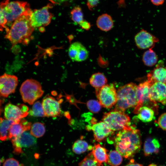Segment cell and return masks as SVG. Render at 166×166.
Instances as JSON below:
<instances>
[{"mask_svg":"<svg viewBox=\"0 0 166 166\" xmlns=\"http://www.w3.org/2000/svg\"><path fill=\"white\" fill-rule=\"evenodd\" d=\"M148 166H157L156 164H150Z\"/></svg>","mask_w":166,"mask_h":166,"instance_id":"cell-42","label":"cell"},{"mask_svg":"<svg viewBox=\"0 0 166 166\" xmlns=\"http://www.w3.org/2000/svg\"><path fill=\"white\" fill-rule=\"evenodd\" d=\"M96 96L100 104L104 107L110 109L117 101V91L114 84H106L96 89Z\"/></svg>","mask_w":166,"mask_h":166,"instance_id":"cell-7","label":"cell"},{"mask_svg":"<svg viewBox=\"0 0 166 166\" xmlns=\"http://www.w3.org/2000/svg\"><path fill=\"white\" fill-rule=\"evenodd\" d=\"M52 6L49 4L42 8L32 11L30 17V23L34 28L42 27L48 25L53 17V14L49 10Z\"/></svg>","mask_w":166,"mask_h":166,"instance_id":"cell-8","label":"cell"},{"mask_svg":"<svg viewBox=\"0 0 166 166\" xmlns=\"http://www.w3.org/2000/svg\"><path fill=\"white\" fill-rule=\"evenodd\" d=\"M114 142L116 151L125 158L131 159L141 148L142 142L140 131L130 126L117 133Z\"/></svg>","mask_w":166,"mask_h":166,"instance_id":"cell-1","label":"cell"},{"mask_svg":"<svg viewBox=\"0 0 166 166\" xmlns=\"http://www.w3.org/2000/svg\"><path fill=\"white\" fill-rule=\"evenodd\" d=\"M149 97L151 100L156 103V102L166 105V84L156 82L150 84Z\"/></svg>","mask_w":166,"mask_h":166,"instance_id":"cell-14","label":"cell"},{"mask_svg":"<svg viewBox=\"0 0 166 166\" xmlns=\"http://www.w3.org/2000/svg\"><path fill=\"white\" fill-rule=\"evenodd\" d=\"M96 140L100 142L112 134L113 131L103 121L94 123L91 127Z\"/></svg>","mask_w":166,"mask_h":166,"instance_id":"cell-17","label":"cell"},{"mask_svg":"<svg viewBox=\"0 0 166 166\" xmlns=\"http://www.w3.org/2000/svg\"><path fill=\"white\" fill-rule=\"evenodd\" d=\"M102 120L113 131H121L130 126L129 117L121 111L114 110L106 113Z\"/></svg>","mask_w":166,"mask_h":166,"instance_id":"cell-6","label":"cell"},{"mask_svg":"<svg viewBox=\"0 0 166 166\" xmlns=\"http://www.w3.org/2000/svg\"><path fill=\"white\" fill-rule=\"evenodd\" d=\"M15 122H16L12 120L1 117L0 132L1 140L4 141L8 138L10 128L12 125Z\"/></svg>","mask_w":166,"mask_h":166,"instance_id":"cell-23","label":"cell"},{"mask_svg":"<svg viewBox=\"0 0 166 166\" xmlns=\"http://www.w3.org/2000/svg\"><path fill=\"white\" fill-rule=\"evenodd\" d=\"M3 166H20V165L18 160L13 158H10L5 160Z\"/></svg>","mask_w":166,"mask_h":166,"instance_id":"cell-36","label":"cell"},{"mask_svg":"<svg viewBox=\"0 0 166 166\" xmlns=\"http://www.w3.org/2000/svg\"><path fill=\"white\" fill-rule=\"evenodd\" d=\"M150 84L147 81L140 84L137 85L136 90L137 104L133 110L134 113L137 114L140 109L145 105H148L149 103L157 105L152 101L150 98L149 92Z\"/></svg>","mask_w":166,"mask_h":166,"instance_id":"cell-11","label":"cell"},{"mask_svg":"<svg viewBox=\"0 0 166 166\" xmlns=\"http://www.w3.org/2000/svg\"><path fill=\"white\" fill-rule=\"evenodd\" d=\"M29 113L30 115L35 117H45L42 103L39 101H37L34 103Z\"/></svg>","mask_w":166,"mask_h":166,"instance_id":"cell-29","label":"cell"},{"mask_svg":"<svg viewBox=\"0 0 166 166\" xmlns=\"http://www.w3.org/2000/svg\"><path fill=\"white\" fill-rule=\"evenodd\" d=\"M0 30L2 31L4 28H6V32H7L9 29L7 28V20L6 19L3 8L0 6Z\"/></svg>","mask_w":166,"mask_h":166,"instance_id":"cell-34","label":"cell"},{"mask_svg":"<svg viewBox=\"0 0 166 166\" xmlns=\"http://www.w3.org/2000/svg\"><path fill=\"white\" fill-rule=\"evenodd\" d=\"M18 78L15 76L6 73L0 77V93L1 96L7 97L14 92L18 84Z\"/></svg>","mask_w":166,"mask_h":166,"instance_id":"cell-12","label":"cell"},{"mask_svg":"<svg viewBox=\"0 0 166 166\" xmlns=\"http://www.w3.org/2000/svg\"><path fill=\"white\" fill-rule=\"evenodd\" d=\"M99 0H87V6L89 9L91 10L97 4Z\"/></svg>","mask_w":166,"mask_h":166,"instance_id":"cell-37","label":"cell"},{"mask_svg":"<svg viewBox=\"0 0 166 166\" xmlns=\"http://www.w3.org/2000/svg\"><path fill=\"white\" fill-rule=\"evenodd\" d=\"M153 4L156 6H159L163 4L165 0H150Z\"/></svg>","mask_w":166,"mask_h":166,"instance_id":"cell-39","label":"cell"},{"mask_svg":"<svg viewBox=\"0 0 166 166\" xmlns=\"http://www.w3.org/2000/svg\"><path fill=\"white\" fill-rule=\"evenodd\" d=\"M124 166H144L141 164L135 162L133 160H131V161L128 164Z\"/></svg>","mask_w":166,"mask_h":166,"instance_id":"cell-40","label":"cell"},{"mask_svg":"<svg viewBox=\"0 0 166 166\" xmlns=\"http://www.w3.org/2000/svg\"><path fill=\"white\" fill-rule=\"evenodd\" d=\"M32 11L21 16L13 23L5 38L13 46L18 43L27 45L32 39L34 28L31 26L30 17Z\"/></svg>","mask_w":166,"mask_h":166,"instance_id":"cell-2","label":"cell"},{"mask_svg":"<svg viewBox=\"0 0 166 166\" xmlns=\"http://www.w3.org/2000/svg\"><path fill=\"white\" fill-rule=\"evenodd\" d=\"M163 166V165H160V166Z\"/></svg>","mask_w":166,"mask_h":166,"instance_id":"cell-43","label":"cell"},{"mask_svg":"<svg viewBox=\"0 0 166 166\" xmlns=\"http://www.w3.org/2000/svg\"><path fill=\"white\" fill-rule=\"evenodd\" d=\"M31 123L25 119H22L16 122L10 127L8 135V139L17 137L24 132L29 130L31 128Z\"/></svg>","mask_w":166,"mask_h":166,"instance_id":"cell-18","label":"cell"},{"mask_svg":"<svg viewBox=\"0 0 166 166\" xmlns=\"http://www.w3.org/2000/svg\"><path fill=\"white\" fill-rule=\"evenodd\" d=\"M69 55L74 61L81 62L86 60L89 55L86 48L80 42H76L72 43L69 47Z\"/></svg>","mask_w":166,"mask_h":166,"instance_id":"cell-16","label":"cell"},{"mask_svg":"<svg viewBox=\"0 0 166 166\" xmlns=\"http://www.w3.org/2000/svg\"><path fill=\"white\" fill-rule=\"evenodd\" d=\"M101 105L98 101L94 100H90L87 103V106L91 112L95 113L100 111Z\"/></svg>","mask_w":166,"mask_h":166,"instance_id":"cell-33","label":"cell"},{"mask_svg":"<svg viewBox=\"0 0 166 166\" xmlns=\"http://www.w3.org/2000/svg\"><path fill=\"white\" fill-rule=\"evenodd\" d=\"M78 166H100L95 160L92 152L89 153L79 163Z\"/></svg>","mask_w":166,"mask_h":166,"instance_id":"cell-32","label":"cell"},{"mask_svg":"<svg viewBox=\"0 0 166 166\" xmlns=\"http://www.w3.org/2000/svg\"><path fill=\"white\" fill-rule=\"evenodd\" d=\"M45 131V127L44 124L37 122L34 123L31 126L30 133L34 137L39 138L44 135Z\"/></svg>","mask_w":166,"mask_h":166,"instance_id":"cell-28","label":"cell"},{"mask_svg":"<svg viewBox=\"0 0 166 166\" xmlns=\"http://www.w3.org/2000/svg\"><path fill=\"white\" fill-rule=\"evenodd\" d=\"M135 41L138 48L145 49L153 47L155 43L158 42L159 40L152 34L142 29L135 35Z\"/></svg>","mask_w":166,"mask_h":166,"instance_id":"cell-15","label":"cell"},{"mask_svg":"<svg viewBox=\"0 0 166 166\" xmlns=\"http://www.w3.org/2000/svg\"><path fill=\"white\" fill-rule=\"evenodd\" d=\"M70 14L72 20L74 23L79 25L84 20L82 11L79 6L74 7L71 11Z\"/></svg>","mask_w":166,"mask_h":166,"instance_id":"cell-31","label":"cell"},{"mask_svg":"<svg viewBox=\"0 0 166 166\" xmlns=\"http://www.w3.org/2000/svg\"><path fill=\"white\" fill-rule=\"evenodd\" d=\"M20 91L23 101L30 105H33L44 93L40 83L33 79L25 81L21 86Z\"/></svg>","mask_w":166,"mask_h":166,"instance_id":"cell-5","label":"cell"},{"mask_svg":"<svg viewBox=\"0 0 166 166\" xmlns=\"http://www.w3.org/2000/svg\"><path fill=\"white\" fill-rule=\"evenodd\" d=\"M122 156L117 151H111L108 154L107 162L111 166H118L123 160Z\"/></svg>","mask_w":166,"mask_h":166,"instance_id":"cell-27","label":"cell"},{"mask_svg":"<svg viewBox=\"0 0 166 166\" xmlns=\"http://www.w3.org/2000/svg\"><path fill=\"white\" fill-rule=\"evenodd\" d=\"M147 78L150 84L156 82L166 84V68L157 66L148 74Z\"/></svg>","mask_w":166,"mask_h":166,"instance_id":"cell-19","label":"cell"},{"mask_svg":"<svg viewBox=\"0 0 166 166\" xmlns=\"http://www.w3.org/2000/svg\"><path fill=\"white\" fill-rule=\"evenodd\" d=\"M61 102L52 96H46L42 103L45 117H56L59 116L61 112Z\"/></svg>","mask_w":166,"mask_h":166,"instance_id":"cell-13","label":"cell"},{"mask_svg":"<svg viewBox=\"0 0 166 166\" xmlns=\"http://www.w3.org/2000/svg\"><path fill=\"white\" fill-rule=\"evenodd\" d=\"M111 17L107 14H103L98 18L96 21L97 27L102 31L107 32L111 30L113 26Z\"/></svg>","mask_w":166,"mask_h":166,"instance_id":"cell-21","label":"cell"},{"mask_svg":"<svg viewBox=\"0 0 166 166\" xmlns=\"http://www.w3.org/2000/svg\"><path fill=\"white\" fill-rule=\"evenodd\" d=\"M14 148L13 152L19 154L23 153L22 148H29L34 145L37 143L35 138L30 133L24 132L18 136L11 139Z\"/></svg>","mask_w":166,"mask_h":166,"instance_id":"cell-10","label":"cell"},{"mask_svg":"<svg viewBox=\"0 0 166 166\" xmlns=\"http://www.w3.org/2000/svg\"><path fill=\"white\" fill-rule=\"evenodd\" d=\"M81 28L87 30H89L91 28L90 23L84 20L80 25Z\"/></svg>","mask_w":166,"mask_h":166,"instance_id":"cell-38","label":"cell"},{"mask_svg":"<svg viewBox=\"0 0 166 166\" xmlns=\"http://www.w3.org/2000/svg\"><path fill=\"white\" fill-rule=\"evenodd\" d=\"M0 6L3 8L7 20V25L9 26L12 25L21 16L32 10L26 2L14 1L9 2V0H4L1 3Z\"/></svg>","mask_w":166,"mask_h":166,"instance_id":"cell-4","label":"cell"},{"mask_svg":"<svg viewBox=\"0 0 166 166\" xmlns=\"http://www.w3.org/2000/svg\"><path fill=\"white\" fill-rule=\"evenodd\" d=\"M107 150L99 144H95L92 147V152L96 160L100 166L102 163L107 162L108 154Z\"/></svg>","mask_w":166,"mask_h":166,"instance_id":"cell-22","label":"cell"},{"mask_svg":"<svg viewBox=\"0 0 166 166\" xmlns=\"http://www.w3.org/2000/svg\"><path fill=\"white\" fill-rule=\"evenodd\" d=\"M160 147V144L157 139L155 138H148L145 140L144 145V155L148 156L153 154L158 153L159 151Z\"/></svg>","mask_w":166,"mask_h":166,"instance_id":"cell-20","label":"cell"},{"mask_svg":"<svg viewBox=\"0 0 166 166\" xmlns=\"http://www.w3.org/2000/svg\"><path fill=\"white\" fill-rule=\"evenodd\" d=\"M107 82V80L105 75L100 72L94 73L89 79L90 84L96 89L102 87L106 85Z\"/></svg>","mask_w":166,"mask_h":166,"instance_id":"cell-24","label":"cell"},{"mask_svg":"<svg viewBox=\"0 0 166 166\" xmlns=\"http://www.w3.org/2000/svg\"><path fill=\"white\" fill-rule=\"evenodd\" d=\"M157 123L161 129L166 130V113L162 114L160 116Z\"/></svg>","mask_w":166,"mask_h":166,"instance_id":"cell-35","label":"cell"},{"mask_svg":"<svg viewBox=\"0 0 166 166\" xmlns=\"http://www.w3.org/2000/svg\"><path fill=\"white\" fill-rule=\"evenodd\" d=\"M89 149L87 143L85 140H78L74 142L72 146V150L76 154H80Z\"/></svg>","mask_w":166,"mask_h":166,"instance_id":"cell-30","label":"cell"},{"mask_svg":"<svg viewBox=\"0 0 166 166\" xmlns=\"http://www.w3.org/2000/svg\"><path fill=\"white\" fill-rule=\"evenodd\" d=\"M151 47L146 51L143 54L142 59L144 64L148 66H152L157 63V57Z\"/></svg>","mask_w":166,"mask_h":166,"instance_id":"cell-26","label":"cell"},{"mask_svg":"<svg viewBox=\"0 0 166 166\" xmlns=\"http://www.w3.org/2000/svg\"><path fill=\"white\" fill-rule=\"evenodd\" d=\"M28 110V107L23 104L15 105L9 103L5 107L4 117L7 119L18 122L29 114Z\"/></svg>","mask_w":166,"mask_h":166,"instance_id":"cell-9","label":"cell"},{"mask_svg":"<svg viewBox=\"0 0 166 166\" xmlns=\"http://www.w3.org/2000/svg\"><path fill=\"white\" fill-rule=\"evenodd\" d=\"M69 0H52L54 2L57 4L61 3L63 2L67 1Z\"/></svg>","mask_w":166,"mask_h":166,"instance_id":"cell-41","label":"cell"},{"mask_svg":"<svg viewBox=\"0 0 166 166\" xmlns=\"http://www.w3.org/2000/svg\"><path fill=\"white\" fill-rule=\"evenodd\" d=\"M138 118L144 122H148L152 120L154 115V112L151 108L146 106H143L139 109Z\"/></svg>","mask_w":166,"mask_h":166,"instance_id":"cell-25","label":"cell"},{"mask_svg":"<svg viewBox=\"0 0 166 166\" xmlns=\"http://www.w3.org/2000/svg\"><path fill=\"white\" fill-rule=\"evenodd\" d=\"M137 86L131 82L118 88L117 91V101L114 110L124 112L127 109L136 106L137 103Z\"/></svg>","mask_w":166,"mask_h":166,"instance_id":"cell-3","label":"cell"}]
</instances>
